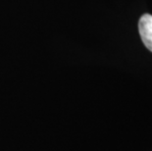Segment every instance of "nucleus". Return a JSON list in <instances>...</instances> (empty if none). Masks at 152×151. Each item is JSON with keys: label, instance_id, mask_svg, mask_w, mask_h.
I'll return each mask as SVG.
<instances>
[{"label": "nucleus", "instance_id": "obj_1", "mask_svg": "<svg viewBox=\"0 0 152 151\" xmlns=\"http://www.w3.org/2000/svg\"><path fill=\"white\" fill-rule=\"evenodd\" d=\"M138 31L142 42L152 52V15L141 16L138 22Z\"/></svg>", "mask_w": 152, "mask_h": 151}]
</instances>
